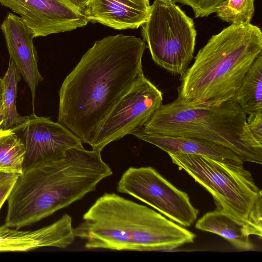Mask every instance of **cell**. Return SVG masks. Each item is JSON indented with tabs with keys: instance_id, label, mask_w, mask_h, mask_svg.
I'll list each match as a JSON object with an SVG mask.
<instances>
[{
	"instance_id": "cell-1",
	"label": "cell",
	"mask_w": 262,
	"mask_h": 262,
	"mask_svg": "<svg viewBox=\"0 0 262 262\" xmlns=\"http://www.w3.org/2000/svg\"><path fill=\"white\" fill-rule=\"evenodd\" d=\"M145 41L121 34L95 41L59 92L57 122L90 144L102 122L143 74Z\"/></svg>"
},
{
	"instance_id": "cell-2",
	"label": "cell",
	"mask_w": 262,
	"mask_h": 262,
	"mask_svg": "<svg viewBox=\"0 0 262 262\" xmlns=\"http://www.w3.org/2000/svg\"><path fill=\"white\" fill-rule=\"evenodd\" d=\"M101 152L74 147L62 157L24 169L7 199L5 225L16 229L30 225L95 190L113 174Z\"/></svg>"
},
{
	"instance_id": "cell-3",
	"label": "cell",
	"mask_w": 262,
	"mask_h": 262,
	"mask_svg": "<svg viewBox=\"0 0 262 262\" xmlns=\"http://www.w3.org/2000/svg\"><path fill=\"white\" fill-rule=\"evenodd\" d=\"M89 249L151 251L192 243L196 235L145 205L105 193L74 228Z\"/></svg>"
},
{
	"instance_id": "cell-4",
	"label": "cell",
	"mask_w": 262,
	"mask_h": 262,
	"mask_svg": "<svg viewBox=\"0 0 262 262\" xmlns=\"http://www.w3.org/2000/svg\"><path fill=\"white\" fill-rule=\"evenodd\" d=\"M262 54V32L251 23L231 24L212 35L181 76L178 98L220 102L234 97L246 74Z\"/></svg>"
},
{
	"instance_id": "cell-5",
	"label": "cell",
	"mask_w": 262,
	"mask_h": 262,
	"mask_svg": "<svg viewBox=\"0 0 262 262\" xmlns=\"http://www.w3.org/2000/svg\"><path fill=\"white\" fill-rule=\"evenodd\" d=\"M141 129L148 134L206 140L230 149L244 162L262 164V144L252 135L247 115L233 97L211 102L178 97L162 104Z\"/></svg>"
},
{
	"instance_id": "cell-6",
	"label": "cell",
	"mask_w": 262,
	"mask_h": 262,
	"mask_svg": "<svg viewBox=\"0 0 262 262\" xmlns=\"http://www.w3.org/2000/svg\"><path fill=\"white\" fill-rule=\"evenodd\" d=\"M168 155L173 164L212 195L216 209L246 223L261 190L243 165L227 164L197 155Z\"/></svg>"
},
{
	"instance_id": "cell-7",
	"label": "cell",
	"mask_w": 262,
	"mask_h": 262,
	"mask_svg": "<svg viewBox=\"0 0 262 262\" xmlns=\"http://www.w3.org/2000/svg\"><path fill=\"white\" fill-rule=\"evenodd\" d=\"M193 19L176 4L155 0L142 26L143 40L159 67L181 76L193 58L196 31Z\"/></svg>"
},
{
	"instance_id": "cell-8",
	"label": "cell",
	"mask_w": 262,
	"mask_h": 262,
	"mask_svg": "<svg viewBox=\"0 0 262 262\" xmlns=\"http://www.w3.org/2000/svg\"><path fill=\"white\" fill-rule=\"evenodd\" d=\"M117 189L149 205L183 227L190 226L199 213L185 192L150 166L128 168L119 180Z\"/></svg>"
},
{
	"instance_id": "cell-9",
	"label": "cell",
	"mask_w": 262,
	"mask_h": 262,
	"mask_svg": "<svg viewBox=\"0 0 262 262\" xmlns=\"http://www.w3.org/2000/svg\"><path fill=\"white\" fill-rule=\"evenodd\" d=\"M162 101V92L142 74L112 109L89 145L101 151L111 142L143 127Z\"/></svg>"
},
{
	"instance_id": "cell-10",
	"label": "cell",
	"mask_w": 262,
	"mask_h": 262,
	"mask_svg": "<svg viewBox=\"0 0 262 262\" xmlns=\"http://www.w3.org/2000/svg\"><path fill=\"white\" fill-rule=\"evenodd\" d=\"M12 129L25 146L24 169L40 162L62 157L71 148L83 147L80 139L50 117L33 114Z\"/></svg>"
},
{
	"instance_id": "cell-11",
	"label": "cell",
	"mask_w": 262,
	"mask_h": 262,
	"mask_svg": "<svg viewBox=\"0 0 262 262\" xmlns=\"http://www.w3.org/2000/svg\"><path fill=\"white\" fill-rule=\"evenodd\" d=\"M0 3L19 14L35 37L72 31L90 21L69 0H0Z\"/></svg>"
},
{
	"instance_id": "cell-12",
	"label": "cell",
	"mask_w": 262,
	"mask_h": 262,
	"mask_svg": "<svg viewBox=\"0 0 262 262\" xmlns=\"http://www.w3.org/2000/svg\"><path fill=\"white\" fill-rule=\"evenodd\" d=\"M11 59L28 84L32 95L33 114L35 91L43 80L38 67L37 54L33 44V32L20 17L9 13L1 26Z\"/></svg>"
},
{
	"instance_id": "cell-13",
	"label": "cell",
	"mask_w": 262,
	"mask_h": 262,
	"mask_svg": "<svg viewBox=\"0 0 262 262\" xmlns=\"http://www.w3.org/2000/svg\"><path fill=\"white\" fill-rule=\"evenodd\" d=\"M75 235L72 217L63 214L54 223L33 231L0 227V252L28 251L53 247L64 249L74 241Z\"/></svg>"
},
{
	"instance_id": "cell-14",
	"label": "cell",
	"mask_w": 262,
	"mask_h": 262,
	"mask_svg": "<svg viewBox=\"0 0 262 262\" xmlns=\"http://www.w3.org/2000/svg\"><path fill=\"white\" fill-rule=\"evenodd\" d=\"M150 6L149 0H89L84 11L89 21L124 30L145 24Z\"/></svg>"
},
{
	"instance_id": "cell-15",
	"label": "cell",
	"mask_w": 262,
	"mask_h": 262,
	"mask_svg": "<svg viewBox=\"0 0 262 262\" xmlns=\"http://www.w3.org/2000/svg\"><path fill=\"white\" fill-rule=\"evenodd\" d=\"M132 134L168 154L201 155L227 164L243 165L244 161L233 151L203 139L185 136L152 135L140 128Z\"/></svg>"
},
{
	"instance_id": "cell-16",
	"label": "cell",
	"mask_w": 262,
	"mask_h": 262,
	"mask_svg": "<svg viewBox=\"0 0 262 262\" xmlns=\"http://www.w3.org/2000/svg\"><path fill=\"white\" fill-rule=\"evenodd\" d=\"M195 228L221 236L237 250L248 251L254 248L246 223L216 209L200 219Z\"/></svg>"
},
{
	"instance_id": "cell-17",
	"label": "cell",
	"mask_w": 262,
	"mask_h": 262,
	"mask_svg": "<svg viewBox=\"0 0 262 262\" xmlns=\"http://www.w3.org/2000/svg\"><path fill=\"white\" fill-rule=\"evenodd\" d=\"M233 98L246 115L262 112V54L246 74Z\"/></svg>"
},
{
	"instance_id": "cell-18",
	"label": "cell",
	"mask_w": 262,
	"mask_h": 262,
	"mask_svg": "<svg viewBox=\"0 0 262 262\" xmlns=\"http://www.w3.org/2000/svg\"><path fill=\"white\" fill-rule=\"evenodd\" d=\"M26 149L20 138L12 129L0 127V172L20 175L24 170Z\"/></svg>"
},
{
	"instance_id": "cell-19",
	"label": "cell",
	"mask_w": 262,
	"mask_h": 262,
	"mask_svg": "<svg viewBox=\"0 0 262 262\" xmlns=\"http://www.w3.org/2000/svg\"><path fill=\"white\" fill-rule=\"evenodd\" d=\"M21 74L13 61L10 58L7 71L2 78L3 118L4 129L12 128L24 121L27 116L20 115L16 109L17 85Z\"/></svg>"
},
{
	"instance_id": "cell-20",
	"label": "cell",
	"mask_w": 262,
	"mask_h": 262,
	"mask_svg": "<svg viewBox=\"0 0 262 262\" xmlns=\"http://www.w3.org/2000/svg\"><path fill=\"white\" fill-rule=\"evenodd\" d=\"M255 11L254 0H225L217 8L216 16L233 25L250 23Z\"/></svg>"
},
{
	"instance_id": "cell-21",
	"label": "cell",
	"mask_w": 262,
	"mask_h": 262,
	"mask_svg": "<svg viewBox=\"0 0 262 262\" xmlns=\"http://www.w3.org/2000/svg\"><path fill=\"white\" fill-rule=\"evenodd\" d=\"M262 192H259L246 222V227L249 235L262 237Z\"/></svg>"
},
{
	"instance_id": "cell-22",
	"label": "cell",
	"mask_w": 262,
	"mask_h": 262,
	"mask_svg": "<svg viewBox=\"0 0 262 262\" xmlns=\"http://www.w3.org/2000/svg\"><path fill=\"white\" fill-rule=\"evenodd\" d=\"M225 0H178L177 2L190 6L195 18L207 17L215 12L217 8Z\"/></svg>"
},
{
	"instance_id": "cell-23",
	"label": "cell",
	"mask_w": 262,
	"mask_h": 262,
	"mask_svg": "<svg viewBox=\"0 0 262 262\" xmlns=\"http://www.w3.org/2000/svg\"><path fill=\"white\" fill-rule=\"evenodd\" d=\"M247 117V124L252 135L262 144V112L253 113Z\"/></svg>"
},
{
	"instance_id": "cell-24",
	"label": "cell",
	"mask_w": 262,
	"mask_h": 262,
	"mask_svg": "<svg viewBox=\"0 0 262 262\" xmlns=\"http://www.w3.org/2000/svg\"><path fill=\"white\" fill-rule=\"evenodd\" d=\"M18 175H13L10 178L0 183V209L7 201Z\"/></svg>"
},
{
	"instance_id": "cell-25",
	"label": "cell",
	"mask_w": 262,
	"mask_h": 262,
	"mask_svg": "<svg viewBox=\"0 0 262 262\" xmlns=\"http://www.w3.org/2000/svg\"><path fill=\"white\" fill-rule=\"evenodd\" d=\"M75 6L84 11L85 5L89 0H69Z\"/></svg>"
},
{
	"instance_id": "cell-26",
	"label": "cell",
	"mask_w": 262,
	"mask_h": 262,
	"mask_svg": "<svg viewBox=\"0 0 262 262\" xmlns=\"http://www.w3.org/2000/svg\"><path fill=\"white\" fill-rule=\"evenodd\" d=\"M3 85L2 78H0V110L2 108L3 106Z\"/></svg>"
},
{
	"instance_id": "cell-27",
	"label": "cell",
	"mask_w": 262,
	"mask_h": 262,
	"mask_svg": "<svg viewBox=\"0 0 262 262\" xmlns=\"http://www.w3.org/2000/svg\"><path fill=\"white\" fill-rule=\"evenodd\" d=\"M14 174H9L5 173L0 172V183L10 178Z\"/></svg>"
},
{
	"instance_id": "cell-28",
	"label": "cell",
	"mask_w": 262,
	"mask_h": 262,
	"mask_svg": "<svg viewBox=\"0 0 262 262\" xmlns=\"http://www.w3.org/2000/svg\"><path fill=\"white\" fill-rule=\"evenodd\" d=\"M3 122V110L2 108L0 110V127L2 126Z\"/></svg>"
},
{
	"instance_id": "cell-29",
	"label": "cell",
	"mask_w": 262,
	"mask_h": 262,
	"mask_svg": "<svg viewBox=\"0 0 262 262\" xmlns=\"http://www.w3.org/2000/svg\"><path fill=\"white\" fill-rule=\"evenodd\" d=\"M164 2L169 3L171 4H176L178 0H159Z\"/></svg>"
}]
</instances>
